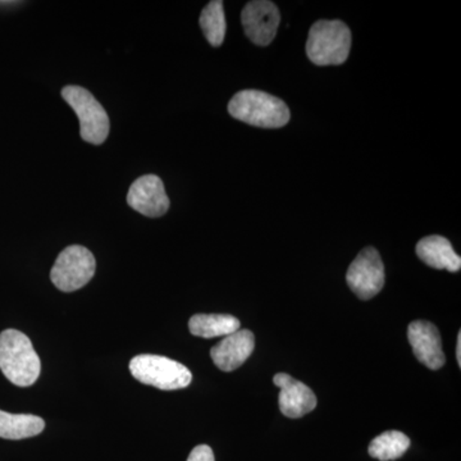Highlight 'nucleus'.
Instances as JSON below:
<instances>
[{
	"mask_svg": "<svg viewBox=\"0 0 461 461\" xmlns=\"http://www.w3.org/2000/svg\"><path fill=\"white\" fill-rule=\"evenodd\" d=\"M0 371L18 387L32 386L41 375V357L32 339L17 330L0 333Z\"/></svg>",
	"mask_w": 461,
	"mask_h": 461,
	"instance_id": "1",
	"label": "nucleus"
},
{
	"mask_svg": "<svg viewBox=\"0 0 461 461\" xmlns=\"http://www.w3.org/2000/svg\"><path fill=\"white\" fill-rule=\"evenodd\" d=\"M229 113L241 122L262 129H280L290 121L286 103L260 90L240 91L229 103Z\"/></svg>",
	"mask_w": 461,
	"mask_h": 461,
	"instance_id": "2",
	"label": "nucleus"
},
{
	"mask_svg": "<svg viewBox=\"0 0 461 461\" xmlns=\"http://www.w3.org/2000/svg\"><path fill=\"white\" fill-rule=\"evenodd\" d=\"M351 50V32L339 20H321L311 27L306 54L317 66H339L346 62Z\"/></svg>",
	"mask_w": 461,
	"mask_h": 461,
	"instance_id": "3",
	"label": "nucleus"
},
{
	"mask_svg": "<svg viewBox=\"0 0 461 461\" xmlns=\"http://www.w3.org/2000/svg\"><path fill=\"white\" fill-rule=\"evenodd\" d=\"M130 371L141 384L165 391L186 388L193 381V375L184 364L160 355H138L130 363Z\"/></svg>",
	"mask_w": 461,
	"mask_h": 461,
	"instance_id": "4",
	"label": "nucleus"
},
{
	"mask_svg": "<svg viewBox=\"0 0 461 461\" xmlns=\"http://www.w3.org/2000/svg\"><path fill=\"white\" fill-rule=\"evenodd\" d=\"M62 96L80 120V133L84 141L100 145L107 140L111 127L107 112L89 90L69 85L63 87Z\"/></svg>",
	"mask_w": 461,
	"mask_h": 461,
	"instance_id": "5",
	"label": "nucleus"
},
{
	"mask_svg": "<svg viewBox=\"0 0 461 461\" xmlns=\"http://www.w3.org/2000/svg\"><path fill=\"white\" fill-rule=\"evenodd\" d=\"M96 262L89 249L72 245L58 256L50 278L58 290L65 293L80 290L95 275Z\"/></svg>",
	"mask_w": 461,
	"mask_h": 461,
	"instance_id": "6",
	"label": "nucleus"
},
{
	"mask_svg": "<svg viewBox=\"0 0 461 461\" xmlns=\"http://www.w3.org/2000/svg\"><path fill=\"white\" fill-rule=\"evenodd\" d=\"M346 281L359 299L369 300L381 293L384 286V266L375 248L360 251L348 267Z\"/></svg>",
	"mask_w": 461,
	"mask_h": 461,
	"instance_id": "7",
	"label": "nucleus"
},
{
	"mask_svg": "<svg viewBox=\"0 0 461 461\" xmlns=\"http://www.w3.org/2000/svg\"><path fill=\"white\" fill-rule=\"evenodd\" d=\"M241 23L245 33L254 44L268 47L275 41L281 14L277 5L268 0H253L241 12Z\"/></svg>",
	"mask_w": 461,
	"mask_h": 461,
	"instance_id": "8",
	"label": "nucleus"
},
{
	"mask_svg": "<svg viewBox=\"0 0 461 461\" xmlns=\"http://www.w3.org/2000/svg\"><path fill=\"white\" fill-rule=\"evenodd\" d=\"M127 203L139 213L156 218L169 209L163 181L156 175H147L133 182L127 194Z\"/></svg>",
	"mask_w": 461,
	"mask_h": 461,
	"instance_id": "9",
	"label": "nucleus"
},
{
	"mask_svg": "<svg viewBox=\"0 0 461 461\" xmlns=\"http://www.w3.org/2000/svg\"><path fill=\"white\" fill-rule=\"evenodd\" d=\"M408 339L415 357L423 366L432 371L444 366L441 336L435 324L426 321H412L408 329Z\"/></svg>",
	"mask_w": 461,
	"mask_h": 461,
	"instance_id": "10",
	"label": "nucleus"
},
{
	"mask_svg": "<svg viewBox=\"0 0 461 461\" xmlns=\"http://www.w3.org/2000/svg\"><path fill=\"white\" fill-rule=\"evenodd\" d=\"M273 382L276 386L281 388L278 402L285 417L297 420L314 411L317 406V397L313 391L303 382L297 381L286 373H278L273 378Z\"/></svg>",
	"mask_w": 461,
	"mask_h": 461,
	"instance_id": "11",
	"label": "nucleus"
},
{
	"mask_svg": "<svg viewBox=\"0 0 461 461\" xmlns=\"http://www.w3.org/2000/svg\"><path fill=\"white\" fill-rule=\"evenodd\" d=\"M256 339L249 330H239L226 336L211 350L215 366L223 372H232L240 368L254 351Z\"/></svg>",
	"mask_w": 461,
	"mask_h": 461,
	"instance_id": "12",
	"label": "nucleus"
},
{
	"mask_svg": "<svg viewBox=\"0 0 461 461\" xmlns=\"http://www.w3.org/2000/svg\"><path fill=\"white\" fill-rule=\"evenodd\" d=\"M417 256L432 268L453 273L459 272L461 268L460 256H457L450 241L442 236L433 235L421 239L417 245Z\"/></svg>",
	"mask_w": 461,
	"mask_h": 461,
	"instance_id": "13",
	"label": "nucleus"
},
{
	"mask_svg": "<svg viewBox=\"0 0 461 461\" xmlns=\"http://www.w3.org/2000/svg\"><path fill=\"white\" fill-rule=\"evenodd\" d=\"M240 327L238 318L229 314H196L189 321L190 332L203 339L226 338Z\"/></svg>",
	"mask_w": 461,
	"mask_h": 461,
	"instance_id": "14",
	"label": "nucleus"
},
{
	"mask_svg": "<svg viewBox=\"0 0 461 461\" xmlns=\"http://www.w3.org/2000/svg\"><path fill=\"white\" fill-rule=\"evenodd\" d=\"M44 429L45 421L41 417L0 411V438H30L41 435Z\"/></svg>",
	"mask_w": 461,
	"mask_h": 461,
	"instance_id": "15",
	"label": "nucleus"
},
{
	"mask_svg": "<svg viewBox=\"0 0 461 461\" xmlns=\"http://www.w3.org/2000/svg\"><path fill=\"white\" fill-rule=\"evenodd\" d=\"M411 447V439L399 430L382 433L369 445V455L379 461L400 459Z\"/></svg>",
	"mask_w": 461,
	"mask_h": 461,
	"instance_id": "16",
	"label": "nucleus"
},
{
	"mask_svg": "<svg viewBox=\"0 0 461 461\" xmlns=\"http://www.w3.org/2000/svg\"><path fill=\"white\" fill-rule=\"evenodd\" d=\"M199 23L209 44L215 48L221 47L227 30L222 0L208 3L200 14Z\"/></svg>",
	"mask_w": 461,
	"mask_h": 461,
	"instance_id": "17",
	"label": "nucleus"
},
{
	"mask_svg": "<svg viewBox=\"0 0 461 461\" xmlns=\"http://www.w3.org/2000/svg\"><path fill=\"white\" fill-rule=\"evenodd\" d=\"M187 461H215L213 450L209 446L199 445L191 451Z\"/></svg>",
	"mask_w": 461,
	"mask_h": 461,
	"instance_id": "18",
	"label": "nucleus"
},
{
	"mask_svg": "<svg viewBox=\"0 0 461 461\" xmlns=\"http://www.w3.org/2000/svg\"><path fill=\"white\" fill-rule=\"evenodd\" d=\"M456 359L457 363H459V366H461V332L457 335Z\"/></svg>",
	"mask_w": 461,
	"mask_h": 461,
	"instance_id": "19",
	"label": "nucleus"
}]
</instances>
